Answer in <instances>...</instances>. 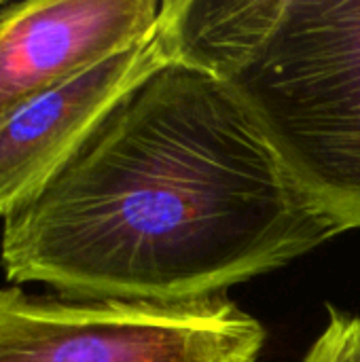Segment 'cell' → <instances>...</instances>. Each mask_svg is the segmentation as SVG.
<instances>
[{
    "instance_id": "obj_1",
    "label": "cell",
    "mask_w": 360,
    "mask_h": 362,
    "mask_svg": "<svg viewBox=\"0 0 360 362\" xmlns=\"http://www.w3.org/2000/svg\"><path fill=\"white\" fill-rule=\"evenodd\" d=\"M339 233L242 98L172 53L4 218L0 261L8 282L70 299L168 305L223 297Z\"/></svg>"
},
{
    "instance_id": "obj_2",
    "label": "cell",
    "mask_w": 360,
    "mask_h": 362,
    "mask_svg": "<svg viewBox=\"0 0 360 362\" xmlns=\"http://www.w3.org/2000/svg\"><path fill=\"white\" fill-rule=\"evenodd\" d=\"M174 53L223 78L299 185L360 229V0H168Z\"/></svg>"
},
{
    "instance_id": "obj_3",
    "label": "cell",
    "mask_w": 360,
    "mask_h": 362,
    "mask_svg": "<svg viewBox=\"0 0 360 362\" xmlns=\"http://www.w3.org/2000/svg\"><path fill=\"white\" fill-rule=\"evenodd\" d=\"M265 331L225 297L42 299L0 288V362H257Z\"/></svg>"
},
{
    "instance_id": "obj_4",
    "label": "cell",
    "mask_w": 360,
    "mask_h": 362,
    "mask_svg": "<svg viewBox=\"0 0 360 362\" xmlns=\"http://www.w3.org/2000/svg\"><path fill=\"white\" fill-rule=\"evenodd\" d=\"M166 0H32L0 13V119L153 34Z\"/></svg>"
},
{
    "instance_id": "obj_5",
    "label": "cell",
    "mask_w": 360,
    "mask_h": 362,
    "mask_svg": "<svg viewBox=\"0 0 360 362\" xmlns=\"http://www.w3.org/2000/svg\"><path fill=\"white\" fill-rule=\"evenodd\" d=\"M172 53L163 8L153 34L2 117L0 216L6 218L30 202L117 98Z\"/></svg>"
},
{
    "instance_id": "obj_6",
    "label": "cell",
    "mask_w": 360,
    "mask_h": 362,
    "mask_svg": "<svg viewBox=\"0 0 360 362\" xmlns=\"http://www.w3.org/2000/svg\"><path fill=\"white\" fill-rule=\"evenodd\" d=\"M327 329L318 335L303 362H360V316L329 310Z\"/></svg>"
}]
</instances>
